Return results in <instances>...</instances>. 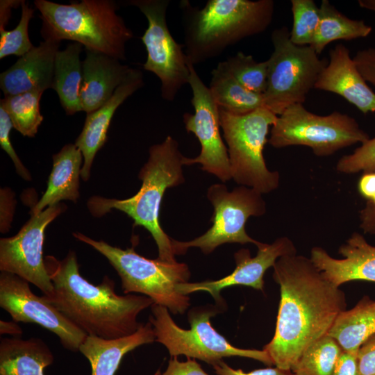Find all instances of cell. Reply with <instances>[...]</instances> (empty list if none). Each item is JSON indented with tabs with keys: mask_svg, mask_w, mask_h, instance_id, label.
<instances>
[{
	"mask_svg": "<svg viewBox=\"0 0 375 375\" xmlns=\"http://www.w3.org/2000/svg\"><path fill=\"white\" fill-rule=\"evenodd\" d=\"M360 7L375 12V0H359Z\"/></svg>",
	"mask_w": 375,
	"mask_h": 375,
	"instance_id": "obj_45",
	"label": "cell"
},
{
	"mask_svg": "<svg viewBox=\"0 0 375 375\" xmlns=\"http://www.w3.org/2000/svg\"><path fill=\"white\" fill-rule=\"evenodd\" d=\"M183 158L177 141L167 136L161 143L149 148L148 160L138 174L142 181L139 191L125 199L92 197L87 203L90 213L97 217L105 215L112 209L126 213L133 219L134 226H142L151 233L158 247V258L168 262H177L172 238L160 224V209L166 190L185 181Z\"/></svg>",
	"mask_w": 375,
	"mask_h": 375,
	"instance_id": "obj_4",
	"label": "cell"
},
{
	"mask_svg": "<svg viewBox=\"0 0 375 375\" xmlns=\"http://www.w3.org/2000/svg\"><path fill=\"white\" fill-rule=\"evenodd\" d=\"M274 51L267 60V83L263 93L265 107L278 116L289 106L306 101L308 92L328 64L311 46H297L287 27L271 35Z\"/></svg>",
	"mask_w": 375,
	"mask_h": 375,
	"instance_id": "obj_9",
	"label": "cell"
},
{
	"mask_svg": "<svg viewBox=\"0 0 375 375\" xmlns=\"http://www.w3.org/2000/svg\"><path fill=\"white\" fill-rule=\"evenodd\" d=\"M374 203V204L375 205V197H374V199L371 201Z\"/></svg>",
	"mask_w": 375,
	"mask_h": 375,
	"instance_id": "obj_46",
	"label": "cell"
},
{
	"mask_svg": "<svg viewBox=\"0 0 375 375\" xmlns=\"http://www.w3.org/2000/svg\"><path fill=\"white\" fill-rule=\"evenodd\" d=\"M327 334L342 351L357 354L362 344L375 334V300L363 296L353 308L338 315Z\"/></svg>",
	"mask_w": 375,
	"mask_h": 375,
	"instance_id": "obj_25",
	"label": "cell"
},
{
	"mask_svg": "<svg viewBox=\"0 0 375 375\" xmlns=\"http://www.w3.org/2000/svg\"><path fill=\"white\" fill-rule=\"evenodd\" d=\"M53 291L44 298L87 335L112 340L130 335L142 325L138 315L153 301L145 295H119L115 282L105 276L95 285L84 278L74 251L62 260L44 257Z\"/></svg>",
	"mask_w": 375,
	"mask_h": 375,
	"instance_id": "obj_2",
	"label": "cell"
},
{
	"mask_svg": "<svg viewBox=\"0 0 375 375\" xmlns=\"http://www.w3.org/2000/svg\"><path fill=\"white\" fill-rule=\"evenodd\" d=\"M333 375H360L357 354L342 351L337 361Z\"/></svg>",
	"mask_w": 375,
	"mask_h": 375,
	"instance_id": "obj_40",
	"label": "cell"
},
{
	"mask_svg": "<svg viewBox=\"0 0 375 375\" xmlns=\"http://www.w3.org/2000/svg\"><path fill=\"white\" fill-rule=\"evenodd\" d=\"M357 360L360 375H375V334L360 347Z\"/></svg>",
	"mask_w": 375,
	"mask_h": 375,
	"instance_id": "obj_36",
	"label": "cell"
},
{
	"mask_svg": "<svg viewBox=\"0 0 375 375\" xmlns=\"http://www.w3.org/2000/svg\"><path fill=\"white\" fill-rule=\"evenodd\" d=\"M212 367L217 375H293L291 371L282 369L277 367L258 369L245 372L240 369L232 368L223 360Z\"/></svg>",
	"mask_w": 375,
	"mask_h": 375,
	"instance_id": "obj_39",
	"label": "cell"
},
{
	"mask_svg": "<svg viewBox=\"0 0 375 375\" xmlns=\"http://www.w3.org/2000/svg\"><path fill=\"white\" fill-rule=\"evenodd\" d=\"M293 23L290 38L297 46H310L320 19L319 7L313 0H292Z\"/></svg>",
	"mask_w": 375,
	"mask_h": 375,
	"instance_id": "obj_32",
	"label": "cell"
},
{
	"mask_svg": "<svg viewBox=\"0 0 375 375\" xmlns=\"http://www.w3.org/2000/svg\"><path fill=\"white\" fill-rule=\"evenodd\" d=\"M53 167L47 188L41 199L32 208L31 215H37L60 201L76 203L79 197V178L83 156L75 144L65 145L53 155Z\"/></svg>",
	"mask_w": 375,
	"mask_h": 375,
	"instance_id": "obj_23",
	"label": "cell"
},
{
	"mask_svg": "<svg viewBox=\"0 0 375 375\" xmlns=\"http://www.w3.org/2000/svg\"><path fill=\"white\" fill-rule=\"evenodd\" d=\"M73 235L107 258L121 278L124 294H143L174 314H183L190 306L189 297L181 294L176 288L190 278V272L185 263L149 259L138 254L133 247L122 249L81 233Z\"/></svg>",
	"mask_w": 375,
	"mask_h": 375,
	"instance_id": "obj_6",
	"label": "cell"
},
{
	"mask_svg": "<svg viewBox=\"0 0 375 375\" xmlns=\"http://www.w3.org/2000/svg\"><path fill=\"white\" fill-rule=\"evenodd\" d=\"M12 124L4 109L0 106V145L10 156L15 167L17 174L24 180L31 181V176L17 155L10 139Z\"/></svg>",
	"mask_w": 375,
	"mask_h": 375,
	"instance_id": "obj_35",
	"label": "cell"
},
{
	"mask_svg": "<svg viewBox=\"0 0 375 375\" xmlns=\"http://www.w3.org/2000/svg\"><path fill=\"white\" fill-rule=\"evenodd\" d=\"M24 0H1L0 1V31L5 30V26L8 24L12 8H17Z\"/></svg>",
	"mask_w": 375,
	"mask_h": 375,
	"instance_id": "obj_43",
	"label": "cell"
},
{
	"mask_svg": "<svg viewBox=\"0 0 375 375\" xmlns=\"http://www.w3.org/2000/svg\"><path fill=\"white\" fill-rule=\"evenodd\" d=\"M188 66L190 72L188 84L192 90L194 113L185 112L183 122L186 131L193 133L200 142L201 151L195 158L184 157L183 165L200 164L202 170L226 182L232 176L228 149L220 133L219 108L194 66L190 62Z\"/></svg>",
	"mask_w": 375,
	"mask_h": 375,
	"instance_id": "obj_13",
	"label": "cell"
},
{
	"mask_svg": "<svg viewBox=\"0 0 375 375\" xmlns=\"http://www.w3.org/2000/svg\"><path fill=\"white\" fill-rule=\"evenodd\" d=\"M207 197L214 208L212 226L190 241L180 242L172 238L175 256L185 254L190 247H198L204 254H210L226 243H251L257 247L262 244L251 238L245 230L249 217L262 216L266 212L261 193L243 185L229 192L225 185L216 183L208 188Z\"/></svg>",
	"mask_w": 375,
	"mask_h": 375,
	"instance_id": "obj_11",
	"label": "cell"
},
{
	"mask_svg": "<svg viewBox=\"0 0 375 375\" xmlns=\"http://www.w3.org/2000/svg\"><path fill=\"white\" fill-rule=\"evenodd\" d=\"M154 341L156 335L149 321L135 333L117 339L107 340L87 335L79 351L90 362L92 375H115L127 353Z\"/></svg>",
	"mask_w": 375,
	"mask_h": 375,
	"instance_id": "obj_22",
	"label": "cell"
},
{
	"mask_svg": "<svg viewBox=\"0 0 375 375\" xmlns=\"http://www.w3.org/2000/svg\"><path fill=\"white\" fill-rule=\"evenodd\" d=\"M0 306L15 322L34 323L56 334L63 347L79 351L87 335L43 296L35 295L25 279L1 272Z\"/></svg>",
	"mask_w": 375,
	"mask_h": 375,
	"instance_id": "obj_15",
	"label": "cell"
},
{
	"mask_svg": "<svg viewBox=\"0 0 375 375\" xmlns=\"http://www.w3.org/2000/svg\"><path fill=\"white\" fill-rule=\"evenodd\" d=\"M344 257H331L323 248L313 247L310 259L323 275L337 287L351 281L375 283V246L367 242L362 235L353 233L339 249Z\"/></svg>",
	"mask_w": 375,
	"mask_h": 375,
	"instance_id": "obj_17",
	"label": "cell"
},
{
	"mask_svg": "<svg viewBox=\"0 0 375 375\" xmlns=\"http://www.w3.org/2000/svg\"><path fill=\"white\" fill-rule=\"evenodd\" d=\"M42 94L41 91H30L0 100V106L8 114L12 126L24 136L35 137L44 119L40 110Z\"/></svg>",
	"mask_w": 375,
	"mask_h": 375,
	"instance_id": "obj_29",
	"label": "cell"
},
{
	"mask_svg": "<svg viewBox=\"0 0 375 375\" xmlns=\"http://www.w3.org/2000/svg\"><path fill=\"white\" fill-rule=\"evenodd\" d=\"M58 203L49 206L29 220L14 236L0 240V270L14 274L39 288L43 294L53 289L47 273L43 243L47 226L62 211Z\"/></svg>",
	"mask_w": 375,
	"mask_h": 375,
	"instance_id": "obj_14",
	"label": "cell"
},
{
	"mask_svg": "<svg viewBox=\"0 0 375 375\" xmlns=\"http://www.w3.org/2000/svg\"><path fill=\"white\" fill-rule=\"evenodd\" d=\"M369 138L356 119L347 114L335 111L318 115L297 103L277 117L268 143L277 149L303 145L311 148L317 156H328Z\"/></svg>",
	"mask_w": 375,
	"mask_h": 375,
	"instance_id": "obj_10",
	"label": "cell"
},
{
	"mask_svg": "<svg viewBox=\"0 0 375 375\" xmlns=\"http://www.w3.org/2000/svg\"><path fill=\"white\" fill-rule=\"evenodd\" d=\"M0 333L2 334H9L14 335L15 337L21 336L22 335V330L20 326L17 324V322H6L3 320L0 321Z\"/></svg>",
	"mask_w": 375,
	"mask_h": 375,
	"instance_id": "obj_44",
	"label": "cell"
},
{
	"mask_svg": "<svg viewBox=\"0 0 375 375\" xmlns=\"http://www.w3.org/2000/svg\"><path fill=\"white\" fill-rule=\"evenodd\" d=\"M336 169L344 174L375 172V137L362 142L352 153L342 156Z\"/></svg>",
	"mask_w": 375,
	"mask_h": 375,
	"instance_id": "obj_34",
	"label": "cell"
},
{
	"mask_svg": "<svg viewBox=\"0 0 375 375\" xmlns=\"http://www.w3.org/2000/svg\"><path fill=\"white\" fill-rule=\"evenodd\" d=\"M54 356L40 338L22 340L18 337L0 342V375H44Z\"/></svg>",
	"mask_w": 375,
	"mask_h": 375,
	"instance_id": "obj_24",
	"label": "cell"
},
{
	"mask_svg": "<svg viewBox=\"0 0 375 375\" xmlns=\"http://www.w3.org/2000/svg\"><path fill=\"white\" fill-rule=\"evenodd\" d=\"M342 352L338 342L326 334L302 353L291 372L293 375H333Z\"/></svg>",
	"mask_w": 375,
	"mask_h": 375,
	"instance_id": "obj_30",
	"label": "cell"
},
{
	"mask_svg": "<svg viewBox=\"0 0 375 375\" xmlns=\"http://www.w3.org/2000/svg\"><path fill=\"white\" fill-rule=\"evenodd\" d=\"M211 75L208 88L219 109L243 115L266 108L263 94L252 92L241 85L229 72L225 61L219 62Z\"/></svg>",
	"mask_w": 375,
	"mask_h": 375,
	"instance_id": "obj_27",
	"label": "cell"
},
{
	"mask_svg": "<svg viewBox=\"0 0 375 375\" xmlns=\"http://www.w3.org/2000/svg\"><path fill=\"white\" fill-rule=\"evenodd\" d=\"M83 45L71 42L56 56L52 89L59 98L65 113L74 115L82 111L80 89L83 78V61L80 55Z\"/></svg>",
	"mask_w": 375,
	"mask_h": 375,
	"instance_id": "obj_26",
	"label": "cell"
},
{
	"mask_svg": "<svg viewBox=\"0 0 375 375\" xmlns=\"http://www.w3.org/2000/svg\"><path fill=\"white\" fill-rule=\"evenodd\" d=\"M232 76L244 87L263 94L267 83V60L257 62L251 55L239 51L225 60Z\"/></svg>",
	"mask_w": 375,
	"mask_h": 375,
	"instance_id": "obj_31",
	"label": "cell"
},
{
	"mask_svg": "<svg viewBox=\"0 0 375 375\" xmlns=\"http://www.w3.org/2000/svg\"><path fill=\"white\" fill-rule=\"evenodd\" d=\"M258 249L253 258L248 249H242L237 251L234 255L236 267L231 274L216 281L180 283L177 285V290L184 295L197 291L208 292L219 307L224 306L220 292L227 287L245 285L262 290L265 272L274 266L278 258L295 254L297 249L293 242L287 237L278 238L272 244L262 242Z\"/></svg>",
	"mask_w": 375,
	"mask_h": 375,
	"instance_id": "obj_16",
	"label": "cell"
},
{
	"mask_svg": "<svg viewBox=\"0 0 375 375\" xmlns=\"http://www.w3.org/2000/svg\"><path fill=\"white\" fill-rule=\"evenodd\" d=\"M154 375H209L195 360L188 358V360L179 361L176 356L172 357L164 372L158 370Z\"/></svg>",
	"mask_w": 375,
	"mask_h": 375,
	"instance_id": "obj_37",
	"label": "cell"
},
{
	"mask_svg": "<svg viewBox=\"0 0 375 375\" xmlns=\"http://www.w3.org/2000/svg\"><path fill=\"white\" fill-rule=\"evenodd\" d=\"M277 115L267 108L235 115L219 109L220 126L228 146L232 178L240 185L267 194L278 188L279 174L269 171L263 149Z\"/></svg>",
	"mask_w": 375,
	"mask_h": 375,
	"instance_id": "obj_8",
	"label": "cell"
},
{
	"mask_svg": "<svg viewBox=\"0 0 375 375\" xmlns=\"http://www.w3.org/2000/svg\"><path fill=\"white\" fill-rule=\"evenodd\" d=\"M34 5L40 12L44 40H67L121 61L126 59V44L133 33L117 14L115 1L82 0L61 4L35 0Z\"/></svg>",
	"mask_w": 375,
	"mask_h": 375,
	"instance_id": "obj_5",
	"label": "cell"
},
{
	"mask_svg": "<svg viewBox=\"0 0 375 375\" xmlns=\"http://www.w3.org/2000/svg\"><path fill=\"white\" fill-rule=\"evenodd\" d=\"M319 12V23L310 45L318 55L333 41L366 38L372 31L364 20L347 17L328 0L322 1Z\"/></svg>",
	"mask_w": 375,
	"mask_h": 375,
	"instance_id": "obj_28",
	"label": "cell"
},
{
	"mask_svg": "<svg viewBox=\"0 0 375 375\" xmlns=\"http://www.w3.org/2000/svg\"><path fill=\"white\" fill-rule=\"evenodd\" d=\"M131 69L115 58L85 49L80 89L82 111L88 114L106 103L126 78Z\"/></svg>",
	"mask_w": 375,
	"mask_h": 375,
	"instance_id": "obj_21",
	"label": "cell"
},
{
	"mask_svg": "<svg viewBox=\"0 0 375 375\" xmlns=\"http://www.w3.org/2000/svg\"><path fill=\"white\" fill-rule=\"evenodd\" d=\"M353 60L365 80L375 85V47L358 51Z\"/></svg>",
	"mask_w": 375,
	"mask_h": 375,
	"instance_id": "obj_38",
	"label": "cell"
},
{
	"mask_svg": "<svg viewBox=\"0 0 375 375\" xmlns=\"http://www.w3.org/2000/svg\"><path fill=\"white\" fill-rule=\"evenodd\" d=\"M184 49L194 66L215 58L229 46L264 32L272 22V0H208L201 8L180 3Z\"/></svg>",
	"mask_w": 375,
	"mask_h": 375,
	"instance_id": "obj_3",
	"label": "cell"
},
{
	"mask_svg": "<svg viewBox=\"0 0 375 375\" xmlns=\"http://www.w3.org/2000/svg\"><path fill=\"white\" fill-rule=\"evenodd\" d=\"M60 42L47 40L19 57L0 74L4 97L52 88L55 58Z\"/></svg>",
	"mask_w": 375,
	"mask_h": 375,
	"instance_id": "obj_19",
	"label": "cell"
},
{
	"mask_svg": "<svg viewBox=\"0 0 375 375\" xmlns=\"http://www.w3.org/2000/svg\"><path fill=\"white\" fill-rule=\"evenodd\" d=\"M360 194L367 199L372 201L375 197V172H365L360 178L358 183Z\"/></svg>",
	"mask_w": 375,
	"mask_h": 375,
	"instance_id": "obj_42",
	"label": "cell"
},
{
	"mask_svg": "<svg viewBox=\"0 0 375 375\" xmlns=\"http://www.w3.org/2000/svg\"><path fill=\"white\" fill-rule=\"evenodd\" d=\"M143 85L142 72L132 68L112 97L99 108L87 114L82 131L74 143L83 156L81 177L84 181L89 179L94 156L106 141L107 133L115 111Z\"/></svg>",
	"mask_w": 375,
	"mask_h": 375,
	"instance_id": "obj_20",
	"label": "cell"
},
{
	"mask_svg": "<svg viewBox=\"0 0 375 375\" xmlns=\"http://www.w3.org/2000/svg\"><path fill=\"white\" fill-rule=\"evenodd\" d=\"M273 269L281 299L274 337L263 349L276 367L291 371L302 353L326 335L346 310V297L303 256H281Z\"/></svg>",
	"mask_w": 375,
	"mask_h": 375,
	"instance_id": "obj_1",
	"label": "cell"
},
{
	"mask_svg": "<svg viewBox=\"0 0 375 375\" xmlns=\"http://www.w3.org/2000/svg\"><path fill=\"white\" fill-rule=\"evenodd\" d=\"M21 8V17L17 26L10 31H0V59L10 55L21 57L34 47L28 35V24L34 10L25 1Z\"/></svg>",
	"mask_w": 375,
	"mask_h": 375,
	"instance_id": "obj_33",
	"label": "cell"
},
{
	"mask_svg": "<svg viewBox=\"0 0 375 375\" xmlns=\"http://www.w3.org/2000/svg\"><path fill=\"white\" fill-rule=\"evenodd\" d=\"M329 57L314 88L341 96L363 114L375 112V93L359 72L348 48L338 44L330 51Z\"/></svg>",
	"mask_w": 375,
	"mask_h": 375,
	"instance_id": "obj_18",
	"label": "cell"
},
{
	"mask_svg": "<svg viewBox=\"0 0 375 375\" xmlns=\"http://www.w3.org/2000/svg\"><path fill=\"white\" fill-rule=\"evenodd\" d=\"M360 228L365 233L375 234V205L371 201H367L359 213Z\"/></svg>",
	"mask_w": 375,
	"mask_h": 375,
	"instance_id": "obj_41",
	"label": "cell"
},
{
	"mask_svg": "<svg viewBox=\"0 0 375 375\" xmlns=\"http://www.w3.org/2000/svg\"><path fill=\"white\" fill-rule=\"evenodd\" d=\"M169 0H131L146 17L148 27L141 37L147 57L144 69L154 74L161 83V97L173 101L179 90L188 84L190 69L184 44L172 37L167 23Z\"/></svg>",
	"mask_w": 375,
	"mask_h": 375,
	"instance_id": "obj_12",
	"label": "cell"
},
{
	"mask_svg": "<svg viewBox=\"0 0 375 375\" xmlns=\"http://www.w3.org/2000/svg\"><path fill=\"white\" fill-rule=\"evenodd\" d=\"M149 321L151 323L156 341L162 344L172 357L183 355L199 359L214 366L225 357L252 358L271 366L274 362L266 351L240 349L233 346L211 325L210 318L221 308L209 305L194 307L188 313L190 329L179 327L169 315L167 308L153 303Z\"/></svg>",
	"mask_w": 375,
	"mask_h": 375,
	"instance_id": "obj_7",
	"label": "cell"
}]
</instances>
